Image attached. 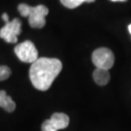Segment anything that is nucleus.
Masks as SVG:
<instances>
[{
	"mask_svg": "<svg viewBox=\"0 0 131 131\" xmlns=\"http://www.w3.org/2000/svg\"><path fill=\"white\" fill-rule=\"evenodd\" d=\"M11 69L8 66H0V81H5L11 76Z\"/></svg>",
	"mask_w": 131,
	"mask_h": 131,
	"instance_id": "obj_10",
	"label": "nucleus"
},
{
	"mask_svg": "<svg viewBox=\"0 0 131 131\" xmlns=\"http://www.w3.org/2000/svg\"><path fill=\"white\" fill-rule=\"evenodd\" d=\"M93 80L98 85H106L110 81L109 70L96 68L93 72Z\"/></svg>",
	"mask_w": 131,
	"mask_h": 131,
	"instance_id": "obj_8",
	"label": "nucleus"
},
{
	"mask_svg": "<svg viewBox=\"0 0 131 131\" xmlns=\"http://www.w3.org/2000/svg\"><path fill=\"white\" fill-rule=\"evenodd\" d=\"M42 131H56V130L52 126L50 121L47 119V121H45L42 123Z\"/></svg>",
	"mask_w": 131,
	"mask_h": 131,
	"instance_id": "obj_11",
	"label": "nucleus"
},
{
	"mask_svg": "<svg viewBox=\"0 0 131 131\" xmlns=\"http://www.w3.org/2000/svg\"><path fill=\"white\" fill-rule=\"evenodd\" d=\"M0 107L9 113L14 112L16 109V103L5 90H0Z\"/></svg>",
	"mask_w": 131,
	"mask_h": 131,
	"instance_id": "obj_7",
	"label": "nucleus"
},
{
	"mask_svg": "<svg viewBox=\"0 0 131 131\" xmlns=\"http://www.w3.org/2000/svg\"><path fill=\"white\" fill-rule=\"evenodd\" d=\"M21 33V21L19 19H14L0 29V38L10 44L18 42V36Z\"/></svg>",
	"mask_w": 131,
	"mask_h": 131,
	"instance_id": "obj_5",
	"label": "nucleus"
},
{
	"mask_svg": "<svg viewBox=\"0 0 131 131\" xmlns=\"http://www.w3.org/2000/svg\"><path fill=\"white\" fill-rule=\"evenodd\" d=\"M95 0H60L61 4L65 6L66 8L69 9H75L77 7H79L81 4H83L84 2L86 3H92Z\"/></svg>",
	"mask_w": 131,
	"mask_h": 131,
	"instance_id": "obj_9",
	"label": "nucleus"
},
{
	"mask_svg": "<svg viewBox=\"0 0 131 131\" xmlns=\"http://www.w3.org/2000/svg\"><path fill=\"white\" fill-rule=\"evenodd\" d=\"M49 121L51 122L52 126L56 131L65 129L66 127L69 125V122H70L69 117L64 113H54Z\"/></svg>",
	"mask_w": 131,
	"mask_h": 131,
	"instance_id": "obj_6",
	"label": "nucleus"
},
{
	"mask_svg": "<svg viewBox=\"0 0 131 131\" xmlns=\"http://www.w3.org/2000/svg\"><path fill=\"white\" fill-rule=\"evenodd\" d=\"M91 59L96 68L109 70L115 63V56L111 50L107 48H99L92 53Z\"/></svg>",
	"mask_w": 131,
	"mask_h": 131,
	"instance_id": "obj_4",
	"label": "nucleus"
},
{
	"mask_svg": "<svg viewBox=\"0 0 131 131\" xmlns=\"http://www.w3.org/2000/svg\"><path fill=\"white\" fill-rule=\"evenodd\" d=\"M111 1H113V2H125L127 0H111Z\"/></svg>",
	"mask_w": 131,
	"mask_h": 131,
	"instance_id": "obj_13",
	"label": "nucleus"
},
{
	"mask_svg": "<svg viewBox=\"0 0 131 131\" xmlns=\"http://www.w3.org/2000/svg\"><path fill=\"white\" fill-rule=\"evenodd\" d=\"M62 63L57 58L38 57L29 69V78L33 86L39 90H48L60 73Z\"/></svg>",
	"mask_w": 131,
	"mask_h": 131,
	"instance_id": "obj_1",
	"label": "nucleus"
},
{
	"mask_svg": "<svg viewBox=\"0 0 131 131\" xmlns=\"http://www.w3.org/2000/svg\"><path fill=\"white\" fill-rule=\"evenodd\" d=\"M18 10L23 17H28L29 25L33 28H43L46 24V16L49 14V9L44 5H37L31 7L25 3H20Z\"/></svg>",
	"mask_w": 131,
	"mask_h": 131,
	"instance_id": "obj_2",
	"label": "nucleus"
},
{
	"mask_svg": "<svg viewBox=\"0 0 131 131\" xmlns=\"http://www.w3.org/2000/svg\"><path fill=\"white\" fill-rule=\"evenodd\" d=\"M15 53L24 63H33L38 59V51L31 41H24L15 47Z\"/></svg>",
	"mask_w": 131,
	"mask_h": 131,
	"instance_id": "obj_3",
	"label": "nucleus"
},
{
	"mask_svg": "<svg viewBox=\"0 0 131 131\" xmlns=\"http://www.w3.org/2000/svg\"><path fill=\"white\" fill-rule=\"evenodd\" d=\"M2 19L4 20L5 23L7 24V23H9L10 20H9V17H8V15L6 14V13H4V14L2 15Z\"/></svg>",
	"mask_w": 131,
	"mask_h": 131,
	"instance_id": "obj_12",
	"label": "nucleus"
},
{
	"mask_svg": "<svg viewBox=\"0 0 131 131\" xmlns=\"http://www.w3.org/2000/svg\"><path fill=\"white\" fill-rule=\"evenodd\" d=\"M128 31H129V33L131 34V24L128 25Z\"/></svg>",
	"mask_w": 131,
	"mask_h": 131,
	"instance_id": "obj_14",
	"label": "nucleus"
}]
</instances>
